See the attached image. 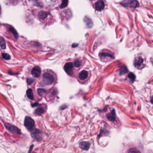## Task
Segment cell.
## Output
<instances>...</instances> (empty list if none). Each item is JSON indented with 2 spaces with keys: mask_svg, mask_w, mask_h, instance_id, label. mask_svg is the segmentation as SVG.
<instances>
[{
  "mask_svg": "<svg viewBox=\"0 0 153 153\" xmlns=\"http://www.w3.org/2000/svg\"><path fill=\"white\" fill-rule=\"evenodd\" d=\"M43 80L45 84L48 85H52L55 80L53 75L48 72H46L43 75Z\"/></svg>",
  "mask_w": 153,
  "mask_h": 153,
  "instance_id": "1",
  "label": "cell"
},
{
  "mask_svg": "<svg viewBox=\"0 0 153 153\" xmlns=\"http://www.w3.org/2000/svg\"><path fill=\"white\" fill-rule=\"evenodd\" d=\"M121 4L125 7L131 8H136L139 5V2L136 0H123Z\"/></svg>",
  "mask_w": 153,
  "mask_h": 153,
  "instance_id": "2",
  "label": "cell"
},
{
  "mask_svg": "<svg viewBox=\"0 0 153 153\" xmlns=\"http://www.w3.org/2000/svg\"><path fill=\"white\" fill-rule=\"evenodd\" d=\"M24 125L27 129L32 130L35 126V122L30 117H26L24 120Z\"/></svg>",
  "mask_w": 153,
  "mask_h": 153,
  "instance_id": "3",
  "label": "cell"
},
{
  "mask_svg": "<svg viewBox=\"0 0 153 153\" xmlns=\"http://www.w3.org/2000/svg\"><path fill=\"white\" fill-rule=\"evenodd\" d=\"M5 127L6 128L12 133H13V134L19 133V129L17 127L13 125L10 124H5Z\"/></svg>",
  "mask_w": 153,
  "mask_h": 153,
  "instance_id": "4",
  "label": "cell"
},
{
  "mask_svg": "<svg viewBox=\"0 0 153 153\" xmlns=\"http://www.w3.org/2000/svg\"><path fill=\"white\" fill-rule=\"evenodd\" d=\"M74 67V64L73 63L69 62L66 64L64 66V69L66 72L68 74H72Z\"/></svg>",
  "mask_w": 153,
  "mask_h": 153,
  "instance_id": "5",
  "label": "cell"
},
{
  "mask_svg": "<svg viewBox=\"0 0 153 153\" xmlns=\"http://www.w3.org/2000/svg\"><path fill=\"white\" fill-rule=\"evenodd\" d=\"M105 7V4L103 0H98L95 4V8L98 11H102Z\"/></svg>",
  "mask_w": 153,
  "mask_h": 153,
  "instance_id": "6",
  "label": "cell"
},
{
  "mask_svg": "<svg viewBox=\"0 0 153 153\" xmlns=\"http://www.w3.org/2000/svg\"><path fill=\"white\" fill-rule=\"evenodd\" d=\"M88 76H89V72L83 70L79 73L78 78L81 80H84L85 79H87Z\"/></svg>",
  "mask_w": 153,
  "mask_h": 153,
  "instance_id": "7",
  "label": "cell"
},
{
  "mask_svg": "<svg viewBox=\"0 0 153 153\" xmlns=\"http://www.w3.org/2000/svg\"><path fill=\"white\" fill-rule=\"evenodd\" d=\"M40 73H41V71L39 67H35L32 69V74L33 76L38 77L40 76Z\"/></svg>",
  "mask_w": 153,
  "mask_h": 153,
  "instance_id": "8",
  "label": "cell"
},
{
  "mask_svg": "<svg viewBox=\"0 0 153 153\" xmlns=\"http://www.w3.org/2000/svg\"><path fill=\"white\" fill-rule=\"evenodd\" d=\"M90 145L89 143L88 142H82L79 144V147L84 150L87 151L89 149Z\"/></svg>",
  "mask_w": 153,
  "mask_h": 153,
  "instance_id": "9",
  "label": "cell"
},
{
  "mask_svg": "<svg viewBox=\"0 0 153 153\" xmlns=\"http://www.w3.org/2000/svg\"><path fill=\"white\" fill-rule=\"evenodd\" d=\"M101 58L103 61H106V60H108V59L113 58V57L111 54L107 53H103L101 55Z\"/></svg>",
  "mask_w": 153,
  "mask_h": 153,
  "instance_id": "10",
  "label": "cell"
},
{
  "mask_svg": "<svg viewBox=\"0 0 153 153\" xmlns=\"http://www.w3.org/2000/svg\"><path fill=\"white\" fill-rule=\"evenodd\" d=\"M143 62L142 58L141 57H138L135 60L134 65L136 67H140L142 65Z\"/></svg>",
  "mask_w": 153,
  "mask_h": 153,
  "instance_id": "11",
  "label": "cell"
},
{
  "mask_svg": "<svg viewBox=\"0 0 153 153\" xmlns=\"http://www.w3.org/2000/svg\"><path fill=\"white\" fill-rule=\"evenodd\" d=\"M26 95L27 96V97L29 98L30 99L33 100L34 99V97H33V91L31 89H28L26 91Z\"/></svg>",
  "mask_w": 153,
  "mask_h": 153,
  "instance_id": "12",
  "label": "cell"
},
{
  "mask_svg": "<svg viewBox=\"0 0 153 153\" xmlns=\"http://www.w3.org/2000/svg\"><path fill=\"white\" fill-rule=\"evenodd\" d=\"M107 118L109 120L111 121H114L115 119V111H112L111 113L109 114L108 115H107Z\"/></svg>",
  "mask_w": 153,
  "mask_h": 153,
  "instance_id": "13",
  "label": "cell"
},
{
  "mask_svg": "<svg viewBox=\"0 0 153 153\" xmlns=\"http://www.w3.org/2000/svg\"><path fill=\"white\" fill-rule=\"evenodd\" d=\"M48 13L44 11H41L39 13V17L41 19H44L46 18V17L47 16Z\"/></svg>",
  "mask_w": 153,
  "mask_h": 153,
  "instance_id": "14",
  "label": "cell"
},
{
  "mask_svg": "<svg viewBox=\"0 0 153 153\" xmlns=\"http://www.w3.org/2000/svg\"><path fill=\"white\" fill-rule=\"evenodd\" d=\"M0 46L3 49H5L6 47L5 40L2 37H0Z\"/></svg>",
  "mask_w": 153,
  "mask_h": 153,
  "instance_id": "15",
  "label": "cell"
},
{
  "mask_svg": "<svg viewBox=\"0 0 153 153\" xmlns=\"http://www.w3.org/2000/svg\"><path fill=\"white\" fill-rule=\"evenodd\" d=\"M44 112V110L42 108H38L35 111V113L38 115H42Z\"/></svg>",
  "mask_w": 153,
  "mask_h": 153,
  "instance_id": "16",
  "label": "cell"
},
{
  "mask_svg": "<svg viewBox=\"0 0 153 153\" xmlns=\"http://www.w3.org/2000/svg\"><path fill=\"white\" fill-rule=\"evenodd\" d=\"M68 0H63L62 2L60 5V8H64L66 7L68 5Z\"/></svg>",
  "mask_w": 153,
  "mask_h": 153,
  "instance_id": "17",
  "label": "cell"
},
{
  "mask_svg": "<svg viewBox=\"0 0 153 153\" xmlns=\"http://www.w3.org/2000/svg\"><path fill=\"white\" fill-rule=\"evenodd\" d=\"M81 65V62L79 60H76L74 62V66L76 67H79Z\"/></svg>",
  "mask_w": 153,
  "mask_h": 153,
  "instance_id": "18",
  "label": "cell"
},
{
  "mask_svg": "<svg viewBox=\"0 0 153 153\" xmlns=\"http://www.w3.org/2000/svg\"><path fill=\"white\" fill-rule=\"evenodd\" d=\"M128 77L132 81H134L136 77L134 74L132 73H130L128 75Z\"/></svg>",
  "mask_w": 153,
  "mask_h": 153,
  "instance_id": "19",
  "label": "cell"
},
{
  "mask_svg": "<svg viewBox=\"0 0 153 153\" xmlns=\"http://www.w3.org/2000/svg\"><path fill=\"white\" fill-rule=\"evenodd\" d=\"M2 57L3 58L5 59L6 60H9L11 58L10 55L8 53H2Z\"/></svg>",
  "mask_w": 153,
  "mask_h": 153,
  "instance_id": "20",
  "label": "cell"
},
{
  "mask_svg": "<svg viewBox=\"0 0 153 153\" xmlns=\"http://www.w3.org/2000/svg\"><path fill=\"white\" fill-rule=\"evenodd\" d=\"M127 71H128V70H127V68L125 66H124L122 68L120 73L122 74H125V73H126L127 72Z\"/></svg>",
  "mask_w": 153,
  "mask_h": 153,
  "instance_id": "21",
  "label": "cell"
},
{
  "mask_svg": "<svg viewBox=\"0 0 153 153\" xmlns=\"http://www.w3.org/2000/svg\"><path fill=\"white\" fill-rule=\"evenodd\" d=\"M85 19L87 20V21H86V20H85V21L86 22V24H87V26H91L92 25V22L91 21H89L90 20V19H88V18H85Z\"/></svg>",
  "mask_w": 153,
  "mask_h": 153,
  "instance_id": "22",
  "label": "cell"
},
{
  "mask_svg": "<svg viewBox=\"0 0 153 153\" xmlns=\"http://www.w3.org/2000/svg\"><path fill=\"white\" fill-rule=\"evenodd\" d=\"M38 92L39 95H42V94L44 93V92H45V91L44 90L42 89H39L38 90Z\"/></svg>",
  "mask_w": 153,
  "mask_h": 153,
  "instance_id": "23",
  "label": "cell"
},
{
  "mask_svg": "<svg viewBox=\"0 0 153 153\" xmlns=\"http://www.w3.org/2000/svg\"><path fill=\"white\" fill-rule=\"evenodd\" d=\"M1 14V7H0V14Z\"/></svg>",
  "mask_w": 153,
  "mask_h": 153,
  "instance_id": "24",
  "label": "cell"
},
{
  "mask_svg": "<svg viewBox=\"0 0 153 153\" xmlns=\"http://www.w3.org/2000/svg\"></svg>",
  "mask_w": 153,
  "mask_h": 153,
  "instance_id": "25",
  "label": "cell"
},
{
  "mask_svg": "<svg viewBox=\"0 0 153 153\" xmlns=\"http://www.w3.org/2000/svg\"></svg>",
  "mask_w": 153,
  "mask_h": 153,
  "instance_id": "26",
  "label": "cell"
}]
</instances>
